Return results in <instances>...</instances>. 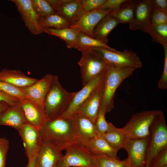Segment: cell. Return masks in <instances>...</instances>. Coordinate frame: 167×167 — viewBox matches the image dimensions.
Masks as SVG:
<instances>
[{
  "mask_svg": "<svg viewBox=\"0 0 167 167\" xmlns=\"http://www.w3.org/2000/svg\"><path fill=\"white\" fill-rule=\"evenodd\" d=\"M152 24L160 25L167 23V11L152 8L151 13Z\"/></svg>",
  "mask_w": 167,
  "mask_h": 167,
  "instance_id": "e575fe53",
  "label": "cell"
},
{
  "mask_svg": "<svg viewBox=\"0 0 167 167\" xmlns=\"http://www.w3.org/2000/svg\"><path fill=\"white\" fill-rule=\"evenodd\" d=\"M58 167H95L94 155L77 143L65 149Z\"/></svg>",
  "mask_w": 167,
  "mask_h": 167,
  "instance_id": "9c48e42d",
  "label": "cell"
},
{
  "mask_svg": "<svg viewBox=\"0 0 167 167\" xmlns=\"http://www.w3.org/2000/svg\"><path fill=\"white\" fill-rule=\"evenodd\" d=\"M149 137L142 139H126L123 148L126 151L129 167H145L146 152Z\"/></svg>",
  "mask_w": 167,
  "mask_h": 167,
  "instance_id": "30bf717a",
  "label": "cell"
},
{
  "mask_svg": "<svg viewBox=\"0 0 167 167\" xmlns=\"http://www.w3.org/2000/svg\"><path fill=\"white\" fill-rule=\"evenodd\" d=\"M36 167H37V165H36Z\"/></svg>",
  "mask_w": 167,
  "mask_h": 167,
  "instance_id": "bcb514c9",
  "label": "cell"
},
{
  "mask_svg": "<svg viewBox=\"0 0 167 167\" xmlns=\"http://www.w3.org/2000/svg\"><path fill=\"white\" fill-rule=\"evenodd\" d=\"M167 167V165H165V166H162V167Z\"/></svg>",
  "mask_w": 167,
  "mask_h": 167,
  "instance_id": "f6af8a7d",
  "label": "cell"
},
{
  "mask_svg": "<svg viewBox=\"0 0 167 167\" xmlns=\"http://www.w3.org/2000/svg\"><path fill=\"white\" fill-rule=\"evenodd\" d=\"M105 113L100 108L96 119L95 125L98 135H102L108 131L113 125L107 122L105 118Z\"/></svg>",
  "mask_w": 167,
  "mask_h": 167,
  "instance_id": "836d02e7",
  "label": "cell"
},
{
  "mask_svg": "<svg viewBox=\"0 0 167 167\" xmlns=\"http://www.w3.org/2000/svg\"><path fill=\"white\" fill-rule=\"evenodd\" d=\"M101 135L111 147L118 151L123 148L126 139L120 129L113 125L109 131Z\"/></svg>",
  "mask_w": 167,
  "mask_h": 167,
  "instance_id": "4316f807",
  "label": "cell"
},
{
  "mask_svg": "<svg viewBox=\"0 0 167 167\" xmlns=\"http://www.w3.org/2000/svg\"><path fill=\"white\" fill-rule=\"evenodd\" d=\"M110 11L109 10L99 8L85 12L71 28L93 38V33L96 26L102 18Z\"/></svg>",
  "mask_w": 167,
  "mask_h": 167,
  "instance_id": "5bb4252c",
  "label": "cell"
},
{
  "mask_svg": "<svg viewBox=\"0 0 167 167\" xmlns=\"http://www.w3.org/2000/svg\"><path fill=\"white\" fill-rule=\"evenodd\" d=\"M39 131L43 143L49 144L61 151L77 143L71 118L59 117L47 121Z\"/></svg>",
  "mask_w": 167,
  "mask_h": 167,
  "instance_id": "6da1fadb",
  "label": "cell"
},
{
  "mask_svg": "<svg viewBox=\"0 0 167 167\" xmlns=\"http://www.w3.org/2000/svg\"><path fill=\"white\" fill-rule=\"evenodd\" d=\"M138 0H126L117 9L110 12L119 24L130 23L132 20Z\"/></svg>",
  "mask_w": 167,
  "mask_h": 167,
  "instance_id": "d4e9b609",
  "label": "cell"
},
{
  "mask_svg": "<svg viewBox=\"0 0 167 167\" xmlns=\"http://www.w3.org/2000/svg\"><path fill=\"white\" fill-rule=\"evenodd\" d=\"M35 12L40 18H44L55 13L48 0H31Z\"/></svg>",
  "mask_w": 167,
  "mask_h": 167,
  "instance_id": "1f68e13d",
  "label": "cell"
},
{
  "mask_svg": "<svg viewBox=\"0 0 167 167\" xmlns=\"http://www.w3.org/2000/svg\"><path fill=\"white\" fill-rule=\"evenodd\" d=\"M36 157H35L28 161V163L26 167H36Z\"/></svg>",
  "mask_w": 167,
  "mask_h": 167,
  "instance_id": "ee69618b",
  "label": "cell"
},
{
  "mask_svg": "<svg viewBox=\"0 0 167 167\" xmlns=\"http://www.w3.org/2000/svg\"><path fill=\"white\" fill-rule=\"evenodd\" d=\"M39 23L44 30L49 28L59 29L71 28L72 25L65 19L55 13L40 18Z\"/></svg>",
  "mask_w": 167,
  "mask_h": 167,
  "instance_id": "83f0119b",
  "label": "cell"
},
{
  "mask_svg": "<svg viewBox=\"0 0 167 167\" xmlns=\"http://www.w3.org/2000/svg\"><path fill=\"white\" fill-rule=\"evenodd\" d=\"M10 106L7 103L4 102H0V115L7 109Z\"/></svg>",
  "mask_w": 167,
  "mask_h": 167,
  "instance_id": "7bdbcfd3",
  "label": "cell"
},
{
  "mask_svg": "<svg viewBox=\"0 0 167 167\" xmlns=\"http://www.w3.org/2000/svg\"><path fill=\"white\" fill-rule=\"evenodd\" d=\"M152 8L167 11V0H151Z\"/></svg>",
  "mask_w": 167,
  "mask_h": 167,
  "instance_id": "b9f144b4",
  "label": "cell"
},
{
  "mask_svg": "<svg viewBox=\"0 0 167 167\" xmlns=\"http://www.w3.org/2000/svg\"><path fill=\"white\" fill-rule=\"evenodd\" d=\"M20 103L27 123L39 130L47 121L44 106L29 99Z\"/></svg>",
  "mask_w": 167,
  "mask_h": 167,
  "instance_id": "2e32d148",
  "label": "cell"
},
{
  "mask_svg": "<svg viewBox=\"0 0 167 167\" xmlns=\"http://www.w3.org/2000/svg\"><path fill=\"white\" fill-rule=\"evenodd\" d=\"M107 0H82L84 13L100 8Z\"/></svg>",
  "mask_w": 167,
  "mask_h": 167,
  "instance_id": "74e56055",
  "label": "cell"
},
{
  "mask_svg": "<svg viewBox=\"0 0 167 167\" xmlns=\"http://www.w3.org/2000/svg\"><path fill=\"white\" fill-rule=\"evenodd\" d=\"M163 114L158 110L140 112L132 115L125 126L120 129L126 139L147 138L150 136L151 127L155 118Z\"/></svg>",
  "mask_w": 167,
  "mask_h": 167,
  "instance_id": "277c9868",
  "label": "cell"
},
{
  "mask_svg": "<svg viewBox=\"0 0 167 167\" xmlns=\"http://www.w3.org/2000/svg\"><path fill=\"white\" fill-rule=\"evenodd\" d=\"M45 32L58 37L64 41L68 48L76 49L79 32L75 29L71 28L59 29L49 28L45 30Z\"/></svg>",
  "mask_w": 167,
  "mask_h": 167,
  "instance_id": "484cf974",
  "label": "cell"
},
{
  "mask_svg": "<svg viewBox=\"0 0 167 167\" xmlns=\"http://www.w3.org/2000/svg\"><path fill=\"white\" fill-rule=\"evenodd\" d=\"M101 48L117 52L118 50L112 48L99 40L79 32L77 39L76 49L80 51L84 48Z\"/></svg>",
  "mask_w": 167,
  "mask_h": 167,
  "instance_id": "f1b7e54d",
  "label": "cell"
},
{
  "mask_svg": "<svg viewBox=\"0 0 167 167\" xmlns=\"http://www.w3.org/2000/svg\"><path fill=\"white\" fill-rule=\"evenodd\" d=\"M167 148V126L164 114L155 118L151 127L146 152L145 167H149L153 160Z\"/></svg>",
  "mask_w": 167,
  "mask_h": 167,
  "instance_id": "5b68a950",
  "label": "cell"
},
{
  "mask_svg": "<svg viewBox=\"0 0 167 167\" xmlns=\"http://www.w3.org/2000/svg\"><path fill=\"white\" fill-rule=\"evenodd\" d=\"M55 13L65 19L72 26L84 14L82 0H48Z\"/></svg>",
  "mask_w": 167,
  "mask_h": 167,
  "instance_id": "7c38bea8",
  "label": "cell"
},
{
  "mask_svg": "<svg viewBox=\"0 0 167 167\" xmlns=\"http://www.w3.org/2000/svg\"><path fill=\"white\" fill-rule=\"evenodd\" d=\"M167 165V148L161 151L152 162L149 167H161Z\"/></svg>",
  "mask_w": 167,
  "mask_h": 167,
  "instance_id": "f35d334b",
  "label": "cell"
},
{
  "mask_svg": "<svg viewBox=\"0 0 167 167\" xmlns=\"http://www.w3.org/2000/svg\"><path fill=\"white\" fill-rule=\"evenodd\" d=\"M151 0H138L134 17L128 24L131 30H139L146 32L151 24Z\"/></svg>",
  "mask_w": 167,
  "mask_h": 167,
  "instance_id": "9a60e30c",
  "label": "cell"
},
{
  "mask_svg": "<svg viewBox=\"0 0 167 167\" xmlns=\"http://www.w3.org/2000/svg\"><path fill=\"white\" fill-rule=\"evenodd\" d=\"M38 80L27 76L20 70L4 68L0 71V81L20 88L30 86Z\"/></svg>",
  "mask_w": 167,
  "mask_h": 167,
  "instance_id": "7402d4cb",
  "label": "cell"
},
{
  "mask_svg": "<svg viewBox=\"0 0 167 167\" xmlns=\"http://www.w3.org/2000/svg\"><path fill=\"white\" fill-rule=\"evenodd\" d=\"M164 54V62L163 72L158 83L159 89H167V46H163Z\"/></svg>",
  "mask_w": 167,
  "mask_h": 167,
  "instance_id": "8d00e7d4",
  "label": "cell"
},
{
  "mask_svg": "<svg viewBox=\"0 0 167 167\" xmlns=\"http://www.w3.org/2000/svg\"><path fill=\"white\" fill-rule=\"evenodd\" d=\"M104 84L84 105L78 113L87 117L95 124L102 101Z\"/></svg>",
  "mask_w": 167,
  "mask_h": 167,
  "instance_id": "603a6c76",
  "label": "cell"
},
{
  "mask_svg": "<svg viewBox=\"0 0 167 167\" xmlns=\"http://www.w3.org/2000/svg\"><path fill=\"white\" fill-rule=\"evenodd\" d=\"M94 156L95 167H129L126 159L120 161L107 155Z\"/></svg>",
  "mask_w": 167,
  "mask_h": 167,
  "instance_id": "4dcf8cb0",
  "label": "cell"
},
{
  "mask_svg": "<svg viewBox=\"0 0 167 167\" xmlns=\"http://www.w3.org/2000/svg\"><path fill=\"white\" fill-rule=\"evenodd\" d=\"M119 24L118 21L109 12L103 17L96 26L93 33V38L107 44L109 34Z\"/></svg>",
  "mask_w": 167,
  "mask_h": 167,
  "instance_id": "cb8c5ba5",
  "label": "cell"
},
{
  "mask_svg": "<svg viewBox=\"0 0 167 167\" xmlns=\"http://www.w3.org/2000/svg\"><path fill=\"white\" fill-rule=\"evenodd\" d=\"M62 151L48 144L43 143L36 157L37 167H58L63 156Z\"/></svg>",
  "mask_w": 167,
  "mask_h": 167,
  "instance_id": "44dd1931",
  "label": "cell"
},
{
  "mask_svg": "<svg viewBox=\"0 0 167 167\" xmlns=\"http://www.w3.org/2000/svg\"><path fill=\"white\" fill-rule=\"evenodd\" d=\"M53 75L47 74L32 85L21 88L28 99L44 106L45 96L52 84Z\"/></svg>",
  "mask_w": 167,
  "mask_h": 167,
  "instance_id": "e0dca14e",
  "label": "cell"
},
{
  "mask_svg": "<svg viewBox=\"0 0 167 167\" xmlns=\"http://www.w3.org/2000/svg\"><path fill=\"white\" fill-rule=\"evenodd\" d=\"M24 145L28 161L37 157L43 144L39 131L28 123L18 131Z\"/></svg>",
  "mask_w": 167,
  "mask_h": 167,
  "instance_id": "8fae6325",
  "label": "cell"
},
{
  "mask_svg": "<svg viewBox=\"0 0 167 167\" xmlns=\"http://www.w3.org/2000/svg\"><path fill=\"white\" fill-rule=\"evenodd\" d=\"M146 33L150 36L153 41L163 46H167V23L157 25L151 24Z\"/></svg>",
  "mask_w": 167,
  "mask_h": 167,
  "instance_id": "f546056e",
  "label": "cell"
},
{
  "mask_svg": "<svg viewBox=\"0 0 167 167\" xmlns=\"http://www.w3.org/2000/svg\"><path fill=\"white\" fill-rule=\"evenodd\" d=\"M20 101L18 99L10 96L0 91V102H5L11 106Z\"/></svg>",
  "mask_w": 167,
  "mask_h": 167,
  "instance_id": "60d3db41",
  "label": "cell"
},
{
  "mask_svg": "<svg viewBox=\"0 0 167 167\" xmlns=\"http://www.w3.org/2000/svg\"><path fill=\"white\" fill-rule=\"evenodd\" d=\"M82 56L78 64L80 66L83 86L104 73L108 64L90 48L81 49Z\"/></svg>",
  "mask_w": 167,
  "mask_h": 167,
  "instance_id": "8992f818",
  "label": "cell"
},
{
  "mask_svg": "<svg viewBox=\"0 0 167 167\" xmlns=\"http://www.w3.org/2000/svg\"><path fill=\"white\" fill-rule=\"evenodd\" d=\"M135 69L119 68L108 65L106 71L102 101L100 108L106 113L114 107L115 92L122 82L131 75Z\"/></svg>",
  "mask_w": 167,
  "mask_h": 167,
  "instance_id": "3957f363",
  "label": "cell"
},
{
  "mask_svg": "<svg viewBox=\"0 0 167 167\" xmlns=\"http://www.w3.org/2000/svg\"><path fill=\"white\" fill-rule=\"evenodd\" d=\"M26 123L20 101L10 106L0 115V125L10 126L17 131Z\"/></svg>",
  "mask_w": 167,
  "mask_h": 167,
  "instance_id": "d6986e66",
  "label": "cell"
},
{
  "mask_svg": "<svg viewBox=\"0 0 167 167\" xmlns=\"http://www.w3.org/2000/svg\"><path fill=\"white\" fill-rule=\"evenodd\" d=\"M94 156L107 155L118 159V151L111 147L102 135H97L88 140L77 142Z\"/></svg>",
  "mask_w": 167,
  "mask_h": 167,
  "instance_id": "ffe728a7",
  "label": "cell"
},
{
  "mask_svg": "<svg viewBox=\"0 0 167 167\" xmlns=\"http://www.w3.org/2000/svg\"><path fill=\"white\" fill-rule=\"evenodd\" d=\"M75 94V92H69L65 89L60 84L58 77L53 75L44 104L47 121L60 117L67 109Z\"/></svg>",
  "mask_w": 167,
  "mask_h": 167,
  "instance_id": "7a4b0ae2",
  "label": "cell"
},
{
  "mask_svg": "<svg viewBox=\"0 0 167 167\" xmlns=\"http://www.w3.org/2000/svg\"><path fill=\"white\" fill-rule=\"evenodd\" d=\"M0 91L10 96L18 99L20 101L28 99L21 88L5 82L0 81Z\"/></svg>",
  "mask_w": 167,
  "mask_h": 167,
  "instance_id": "d6a6232c",
  "label": "cell"
},
{
  "mask_svg": "<svg viewBox=\"0 0 167 167\" xmlns=\"http://www.w3.org/2000/svg\"><path fill=\"white\" fill-rule=\"evenodd\" d=\"M90 49L101 57L108 65L112 66L135 70L140 69L142 66V63L137 54L131 50L115 52L104 48Z\"/></svg>",
  "mask_w": 167,
  "mask_h": 167,
  "instance_id": "52a82bcc",
  "label": "cell"
},
{
  "mask_svg": "<svg viewBox=\"0 0 167 167\" xmlns=\"http://www.w3.org/2000/svg\"><path fill=\"white\" fill-rule=\"evenodd\" d=\"M126 0H107L106 1L100 8L114 11L118 8L121 4Z\"/></svg>",
  "mask_w": 167,
  "mask_h": 167,
  "instance_id": "ab89813d",
  "label": "cell"
},
{
  "mask_svg": "<svg viewBox=\"0 0 167 167\" xmlns=\"http://www.w3.org/2000/svg\"><path fill=\"white\" fill-rule=\"evenodd\" d=\"M15 5L21 18L30 32L38 35L45 32L39 23L40 17L34 10L31 0H11Z\"/></svg>",
  "mask_w": 167,
  "mask_h": 167,
  "instance_id": "4fadbf2b",
  "label": "cell"
},
{
  "mask_svg": "<svg viewBox=\"0 0 167 167\" xmlns=\"http://www.w3.org/2000/svg\"><path fill=\"white\" fill-rule=\"evenodd\" d=\"M9 141L6 139L0 137V167H6L7 153L9 149Z\"/></svg>",
  "mask_w": 167,
  "mask_h": 167,
  "instance_id": "d590c367",
  "label": "cell"
},
{
  "mask_svg": "<svg viewBox=\"0 0 167 167\" xmlns=\"http://www.w3.org/2000/svg\"><path fill=\"white\" fill-rule=\"evenodd\" d=\"M106 71L103 74L83 87L75 94L69 106L59 117L70 118L78 113L84 105L104 83Z\"/></svg>",
  "mask_w": 167,
  "mask_h": 167,
  "instance_id": "ba28073f",
  "label": "cell"
},
{
  "mask_svg": "<svg viewBox=\"0 0 167 167\" xmlns=\"http://www.w3.org/2000/svg\"><path fill=\"white\" fill-rule=\"evenodd\" d=\"M71 118L77 142L88 140L97 135L94 123L86 116L77 113Z\"/></svg>",
  "mask_w": 167,
  "mask_h": 167,
  "instance_id": "ac0fdd59",
  "label": "cell"
}]
</instances>
